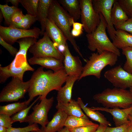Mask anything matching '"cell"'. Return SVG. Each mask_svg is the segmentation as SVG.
Listing matches in <instances>:
<instances>
[{"mask_svg": "<svg viewBox=\"0 0 132 132\" xmlns=\"http://www.w3.org/2000/svg\"><path fill=\"white\" fill-rule=\"evenodd\" d=\"M67 75L64 68L56 72L44 71L43 68H38L29 80L30 86L28 92L29 99L32 101L38 96L40 99L46 98L51 91H58L66 82Z\"/></svg>", "mask_w": 132, "mask_h": 132, "instance_id": "cell-1", "label": "cell"}, {"mask_svg": "<svg viewBox=\"0 0 132 132\" xmlns=\"http://www.w3.org/2000/svg\"><path fill=\"white\" fill-rule=\"evenodd\" d=\"M36 41V38L33 37L25 38L17 41L19 44V49L14 59L8 65L0 67V83H4L11 77L23 80L25 72L34 71V69L28 62L27 54L30 47Z\"/></svg>", "mask_w": 132, "mask_h": 132, "instance_id": "cell-2", "label": "cell"}, {"mask_svg": "<svg viewBox=\"0 0 132 132\" xmlns=\"http://www.w3.org/2000/svg\"><path fill=\"white\" fill-rule=\"evenodd\" d=\"M48 18L55 23L71 43L76 51L85 61V59L83 57L71 33L72 22L73 19L57 0H53L49 9Z\"/></svg>", "mask_w": 132, "mask_h": 132, "instance_id": "cell-3", "label": "cell"}, {"mask_svg": "<svg viewBox=\"0 0 132 132\" xmlns=\"http://www.w3.org/2000/svg\"><path fill=\"white\" fill-rule=\"evenodd\" d=\"M93 98L107 108L126 109L132 106V94L130 91L125 89L107 88L94 95Z\"/></svg>", "mask_w": 132, "mask_h": 132, "instance_id": "cell-4", "label": "cell"}, {"mask_svg": "<svg viewBox=\"0 0 132 132\" xmlns=\"http://www.w3.org/2000/svg\"><path fill=\"white\" fill-rule=\"evenodd\" d=\"M100 23L92 33H87L86 36L88 43V47L90 51L100 54L104 51L112 52L118 56L120 55L119 49L116 47L108 38L106 32L107 27L106 21L102 14L99 13Z\"/></svg>", "mask_w": 132, "mask_h": 132, "instance_id": "cell-5", "label": "cell"}, {"mask_svg": "<svg viewBox=\"0 0 132 132\" xmlns=\"http://www.w3.org/2000/svg\"><path fill=\"white\" fill-rule=\"evenodd\" d=\"M118 56L111 52L105 51L100 54L93 53L87 60L83 67L79 80L89 76H93L98 79L101 77V72L106 66H112L116 64Z\"/></svg>", "mask_w": 132, "mask_h": 132, "instance_id": "cell-6", "label": "cell"}, {"mask_svg": "<svg viewBox=\"0 0 132 132\" xmlns=\"http://www.w3.org/2000/svg\"><path fill=\"white\" fill-rule=\"evenodd\" d=\"M30 86L29 80L24 82L19 78L13 77L1 91L0 102L17 101L23 98L28 92Z\"/></svg>", "mask_w": 132, "mask_h": 132, "instance_id": "cell-7", "label": "cell"}, {"mask_svg": "<svg viewBox=\"0 0 132 132\" xmlns=\"http://www.w3.org/2000/svg\"><path fill=\"white\" fill-rule=\"evenodd\" d=\"M43 35L42 38L30 47V52L36 58L51 57L63 60V55L56 47L45 32Z\"/></svg>", "mask_w": 132, "mask_h": 132, "instance_id": "cell-8", "label": "cell"}, {"mask_svg": "<svg viewBox=\"0 0 132 132\" xmlns=\"http://www.w3.org/2000/svg\"><path fill=\"white\" fill-rule=\"evenodd\" d=\"M81 9L80 18L83 28L87 33L93 32L99 25L100 15L93 7L92 0H79Z\"/></svg>", "mask_w": 132, "mask_h": 132, "instance_id": "cell-9", "label": "cell"}, {"mask_svg": "<svg viewBox=\"0 0 132 132\" xmlns=\"http://www.w3.org/2000/svg\"><path fill=\"white\" fill-rule=\"evenodd\" d=\"M40 102L37 103L33 108V112L26 118L24 122L29 125L39 124L45 129L49 122L48 114L54 102V98H46L40 99Z\"/></svg>", "mask_w": 132, "mask_h": 132, "instance_id": "cell-10", "label": "cell"}, {"mask_svg": "<svg viewBox=\"0 0 132 132\" xmlns=\"http://www.w3.org/2000/svg\"><path fill=\"white\" fill-rule=\"evenodd\" d=\"M41 34V30L36 27L25 30L13 26H0V36L5 41L11 44L20 39L25 38L33 37L37 38Z\"/></svg>", "mask_w": 132, "mask_h": 132, "instance_id": "cell-11", "label": "cell"}, {"mask_svg": "<svg viewBox=\"0 0 132 132\" xmlns=\"http://www.w3.org/2000/svg\"><path fill=\"white\" fill-rule=\"evenodd\" d=\"M104 76L115 88L126 89L132 86V74L120 65L106 71Z\"/></svg>", "mask_w": 132, "mask_h": 132, "instance_id": "cell-12", "label": "cell"}, {"mask_svg": "<svg viewBox=\"0 0 132 132\" xmlns=\"http://www.w3.org/2000/svg\"><path fill=\"white\" fill-rule=\"evenodd\" d=\"M116 0H92L94 9L99 13H101L106 21L107 29L110 36L113 40L115 37L116 30L112 23L111 11Z\"/></svg>", "mask_w": 132, "mask_h": 132, "instance_id": "cell-13", "label": "cell"}, {"mask_svg": "<svg viewBox=\"0 0 132 132\" xmlns=\"http://www.w3.org/2000/svg\"><path fill=\"white\" fill-rule=\"evenodd\" d=\"M63 60L64 68L68 76H73L79 78L81 75L83 67L78 56H75L71 54L67 44L64 51Z\"/></svg>", "mask_w": 132, "mask_h": 132, "instance_id": "cell-14", "label": "cell"}, {"mask_svg": "<svg viewBox=\"0 0 132 132\" xmlns=\"http://www.w3.org/2000/svg\"><path fill=\"white\" fill-rule=\"evenodd\" d=\"M58 50L63 55L67 44L66 38L61 30L51 20H47L45 31Z\"/></svg>", "mask_w": 132, "mask_h": 132, "instance_id": "cell-15", "label": "cell"}, {"mask_svg": "<svg viewBox=\"0 0 132 132\" xmlns=\"http://www.w3.org/2000/svg\"><path fill=\"white\" fill-rule=\"evenodd\" d=\"M94 110L105 111L110 114L112 116L116 126H118L130 122L129 116L132 110V106L126 109H120L105 107H93L90 108Z\"/></svg>", "mask_w": 132, "mask_h": 132, "instance_id": "cell-16", "label": "cell"}, {"mask_svg": "<svg viewBox=\"0 0 132 132\" xmlns=\"http://www.w3.org/2000/svg\"><path fill=\"white\" fill-rule=\"evenodd\" d=\"M28 61L31 65H39L43 68L51 69L54 72L64 68L62 60L54 57L36 58L33 56L29 59Z\"/></svg>", "mask_w": 132, "mask_h": 132, "instance_id": "cell-17", "label": "cell"}, {"mask_svg": "<svg viewBox=\"0 0 132 132\" xmlns=\"http://www.w3.org/2000/svg\"><path fill=\"white\" fill-rule=\"evenodd\" d=\"M78 79V77L67 76L65 85L58 91L57 97V103H66L71 101L73 87L75 82Z\"/></svg>", "mask_w": 132, "mask_h": 132, "instance_id": "cell-18", "label": "cell"}, {"mask_svg": "<svg viewBox=\"0 0 132 132\" xmlns=\"http://www.w3.org/2000/svg\"><path fill=\"white\" fill-rule=\"evenodd\" d=\"M68 116L63 111L58 110L51 120L44 129L46 132H56L60 131L64 126Z\"/></svg>", "mask_w": 132, "mask_h": 132, "instance_id": "cell-19", "label": "cell"}, {"mask_svg": "<svg viewBox=\"0 0 132 132\" xmlns=\"http://www.w3.org/2000/svg\"><path fill=\"white\" fill-rule=\"evenodd\" d=\"M55 108L57 110L63 111L68 116L88 118L82 112L77 101L74 99L66 103H57Z\"/></svg>", "mask_w": 132, "mask_h": 132, "instance_id": "cell-20", "label": "cell"}, {"mask_svg": "<svg viewBox=\"0 0 132 132\" xmlns=\"http://www.w3.org/2000/svg\"><path fill=\"white\" fill-rule=\"evenodd\" d=\"M53 0H39L36 18L40 23L41 35L45 31V24L48 19L49 9Z\"/></svg>", "mask_w": 132, "mask_h": 132, "instance_id": "cell-21", "label": "cell"}, {"mask_svg": "<svg viewBox=\"0 0 132 132\" xmlns=\"http://www.w3.org/2000/svg\"><path fill=\"white\" fill-rule=\"evenodd\" d=\"M59 3L75 22L80 18L81 9L79 0H59Z\"/></svg>", "mask_w": 132, "mask_h": 132, "instance_id": "cell-22", "label": "cell"}, {"mask_svg": "<svg viewBox=\"0 0 132 132\" xmlns=\"http://www.w3.org/2000/svg\"><path fill=\"white\" fill-rule=\"evenodd\" d=\"M112 43L119 49L132 48V34L123 30H116L115 38Z\"/></svg>", "mask_w": 132, "mask_h": 132, "instance_id": "cell-23", "label": "cell"}, {"mask_svg": "<svg viewBox=\"0 0 132 132\" xmlns=\"http://www.w3.org/2000/svg\"><path fill=\"white\" fill-rule=\"evenodd\" d=\"M125 12L121 8L117 0L114 2L111 11L112 23L117 29L129 19Z\"/></svg>", "mask_w": 132, "mask_h": 132, "instance_id": "cell-24", "label": "cell"}, {"mask_svg": "<svg viewBox=\"0 0 132 132\" xmlns=\"http://www.w3.org/2000/svg\"><path fill=\"white\" fill-rule=\"evenodd\" d=\"M78 102L81 108L88 117L92 120L99 122L100 124L107 126H111V124L104 116L98 111L94 110L87 107L80 98H77Z\"/></svg>", "mask_w": 132, "mask_h": 132, "instance_id": "cell-25", "label": "cell"}, {"mask_svg": "<svg viewBox=\"0 0 132 132\" xmlns=\"http://www.w3.org/2000/svg\"><path fill=\"white\" fill-rule=\"evenodd\" d=\"M32 101L29 99L22 102H17L0 106V114H4L10 117L27 108Z\"/></svg>", "mask_w": 132, "mask_h": 132, "instance_id": "cell-26", "label": "cell"}, {"mask_svg": "<svg viewBox=\"0 0 132 132\" xmlns=\"http://www.w3.org/2000/svg\"><path fill=\"white\" fill-rule=\"evenodd\" d=\"M88 118L68 116L64 126L68 129L77 128L95 124Z\"/></svg>", "mask_w": 132, "mask_h": 132, "instance_id": "cell-27", "label": "cell"}, {"mask_svg": "<svg viewBox=\"0 0 132 132\" xmlns=\"http://www.w3.org/2000/svg\"><path fill=\"white\" fill-rule=\"evenodd\" d=\"M0 11L4 18L5 23L9 26L11 24V19L14 13L20 10L18 7L9 6L7 4H0Z\"/></svg>", "mask_w": 132, "mask_h": 132, "instance_id": "cell-28", "label": "cell"}, {"mask_svg": "<svg viewBox=\"0 0 132 132\" xmlns=\"http://www.w3.org/2000/svg\"><path fill=\"white\" fill-rule=\"evenodd\" d=\"M39 0H20V3L26 10L27 14L36 17Z\"/></svg>", "mask_w": 132, "mask_h": 132, "instance_id": "cell-29", "label": "cell"}, {"mask_svg": "<svg viewBox=\"0 0 132 132\" xmlns=\"http://www.w3.org/2000/svg\"><path fill=\"white\" fill-rule=\"evenodd\" d=\"M39 97L28 107L23 109L16 113L11 118L12 123L16 122H19L20 123L24 122L28 116V114L31 108L41 97Z\"/></svg>", "mask_w": 132, "mask_h": 132, "instance_id": "cell-30", "label": "cell"}, {"mask_svg": "<svg viewBox=\"0 0 132 132\" xmlns=\"http://www.w3.org/2000/svg\"><path fill=\"white\" fill-rule=\"evenodd\" d=\"M122 50V54L126 58V61L123 68L127 72L132 74V48L126 47Z\"/></svg>", "mask_w": 132, "mask_h": 132, "instance_id": "cell-31", "label": "cell"}, {"mask_svg": "<svg viewBox=\"0 0 132 132\" xmlns=\"http://www.w3.org/2000/svg\"><path fill=\"white\" fill-rule=\"evenodd\" d=\"M36 21V17L27 14L25 15L22 22L16 27L22 29L27 30Z\"/></svg>", "mask_w": 132, "mask_h": 132, "instance_id": "cell-32", "label": "cell"}, {"mask_svg": "<svg viewBox=\"0 0 132 132\" xmlns=\"http://www.w3.org/2000/svg\"><path fill=\"white\" fill-rule=\"evenodd\" d=\"M40 129L37 124L34 123L23 128H16L11 127L7 128V132H31Z\"/></svg>", "mask_w": 132, "mask_h": 132, "instance_id": "cell-33", "label": "cell"}, {"mask_svg": "<svg viewBox=\"0 0 132 132\" xmlns=\"http://www.w3.org/2000/svg\"><path fill=\"white\" fill-rule=\"evenodd\" d=\"M117 1L129 18H132V0H118Z\"/></svg>", "mask_w": 132, "mask_h": 132, "instance_id": "cell-34", "label": "cell"}, {"mask_svg": "<svg viewBox=\"0 0 132 132\" xmlns=\"http://www.w3.org/2000/svg\"><path fill=\"white\" fill-rule=\"evenodd\" d=\"M99 125L95 123L91 125L68 129L70 132H95Z\"/></svg>", "mask_w": 132, "mask_h": 132, "instance_id": "cell-35", "label": "cell"}, {"mask_svg": "<svg viewBox=\"0 0 132 132\" xmlns=\"http://www.w3.org/2000/svg\"><path fill=\"white\" fill-rule=\"evenodd\" d=\"M73 29L71 31L72 35L74 37L81 35L83 32V25L81 23L77 22L73 19L72 22Z\"/></svg>", "mask_w": 132, "mask_h": 132, "instance_id": "cell-36", "label": "cell"}, {"mask_svg": "<svg viewBox=\"0 0 132 132\" xmlns=\"http://www.w3.org/2000/svg\"><path fill=\"white\" fill-rule=\"evenodd\" d=\"M131 125V123L130 122L115 127H111L107 126L104 132H127Z\"/></svg>", "mask_w": 132, "mask_h": 132, "instance_id": "cell-37", "label": "cell"}, {"mask_svg": "<svg viewBox=\"0 0 132 132\" xmlns=\"http://www.w3.org/2000/svg\"><path fill=\"white\" fill-rule=\"evenodd\" d=\"M24 16L20 9L17 11L12 17L11 24L10 26L16 27L22 22Z\"/></svg>", "mask_w": 132, "mask_h": 132, "instance_id": "cell-38", "label": "cell"}, {"mask_svg": "<svg viewBox=\"0 0 132 132\" xmlns=\"http://www.w3.org/2000/svg\"><path fill=\"white\" fill-rule=\"evenodd\" d=\"M0 44L5 48L13 56H15L18 50L11 44L7 42L0 36Z\"/></svg>", "mask_w": 132, "mask_h": 132, "instance_id": "cell-39", "label": "cell"}, {"mask_svg": "<svg viewBox=\"0 0 132 132\" xmlns=\"http://www.w3.org/2000/svg\"><path fill=\"white\" fill-rule=\"evenodd\" d=\"M10 117L5 114H0V125L8 128L12 127Z\"/></svg>", "mask_w": 132, "mask_h": 132, "instance_id": "cell-40", "label": "cell"}, {"mask_svg": "<svg viewBox=\"0 0 132 132\" xmlns=\"http://www.w3.org/2000/svg\"><path fill=\"white\" fill-rule=\"evenodd\" d=\"M117 29L123 30L132 34V18H129L127 21L119 26Z\"/></svg>", "mask_w": 132, "mask_h": 132, "instance_id": "cell-41", "label": "cell"}, {"mask_svg": "<svg viewBox=\"0 0 132 132\" xmlns=\"http://www.w3.org/2000/svg\"><path fill=\"white\" fill-rule=\"evenodd\" d=\"M107 126L100 124L97 129L95 132H104L106 127Z\"/></svg>", "mask_w": 132, "mask_h": 132, "instance_id": "cell-42", "label": "cell"}, {"mask_svg": "<svg viewBox=\"0 0 132 132\" xmlns=\"http://www.w3.org/2000/svg\"><path fill=\"white\" fill-rule=\"evenodd\" d=\"M7 2H10L13 6L18 8V5L20 2V0H6Z\"/></svg>", "mask_w": 132, "mask_h": 132, "instance_id": "cell-43", "label": "cell"}, {"mask_svg": "<svg viewBox=\"0 0 132 132\" xmlns=\"http://www.w3.org/2000/svg\"><path fill=\"white\" fill-rule=\"evenodd\" d=\"M0 132H7V128L0 125Z\"/></svg>", "mask_w": 132, "mask_h": 132, "instance_id": "cell-44", "label": "cell"}, {"mask_svg": "<svg viewBox=\"0 0 132 132\" xmlns=\"http://www.w3.org/2000/svg\"><path fill=\"white\" fill-rule=\"evenodd\" d=\"M59 132H70L69 129L65 127Z\"/></svg>", "mask_w": 132, "mask_h": 132, "instance_id": "cell-45", "label": "cell"}, {"mask_svg": "<svg viewBox=\"0 0 132 132\" xmlns=\"http://www.w3.org/2000/svg\"><path fill=\"white\" fill-rule=\"evenodd\" d=\"M31 132H46L44 130V129L42 127L41 129L37 131H34Z\"/></svg>", "mask_w": 132, "mask_h": 132, "instance_id": "cell-46", "label": "cell"}, {"mask_svg": "<svg viewBox=\"0 0 132 132\" xmlns=\"http://www.w3.org/2000/svg\"><path fill=\"white\" fill-rule=\"evenodd\" d=\"M129 119L131 122V125L132 127V117L130 115L129 116Z\"/></svg>", "mask_w": 132, "mask_h": 132, "instance_id": "cell-47", "label": "cell"}, {"mask_svg": "<svg viewBox=\"0 0 132 132\" xmlns=\"http://www.w3.org/2000/svg\"><path fill=\"white\" fill-rule=\"evenodd\" d=\"M127 132H132V127L131 124Z\"/></svg>", "mask_w": 132, "mask_h": 132, "instance_id": "cell-48", "label": "cell"}, {"mask_svg": "<svg viewBox=\"0 0 132 132\" xmlns=\"http://www.w3.org/2000/svg\"><path fill=\"white\" fill-rule=\"evenodd\" d=\"M3 17V15L1 13V12H0V22H1L2 20V18Z\"/></svg>", "mask_w": 132, "mask_h": 132, "instance_id": "cell-49", "label": "cell"}, {"mask_svg": "<svg viewBox=\"0 0 132 132\" xmlns=\"http://www.w3.org/2000/svg\"><path fill=\"white\" fill-rule=\"evenodd\" d=\"M129 91L132 94V86L130 88Z\"/></svg>", "mask_w": 132, "mask_h": 132, "instance_id": "cell-50", "label": "cell"}, {"mask_svg": "<svg viewBox=\"0 0 132 132\" xmlns=\"http://www.w3.org/2000/svg\"><path fill=\"white\" fill-rule=\"evenodd\" d=\"M130 115H132V110L131 113Z\"/></svg>", "mask_w": 132, "mask_h": 132, "instance_id": "cell-51", "label": "cell"}, {"mask_svg": "<svg viewBox=\"0 0 132 132\" xmlns=\"http://www.w3.org/2000/svg\"><path fill=\"white\" fill-rule=\"evenodd\" d=\"M132 117V115H130Z\"/></svg>", "mask_w": 132, "mask_h": 132, "instance_id": "cell-52", "label": "cell"}, {"mask_svg": "<svg viewBox=\"0 0 132 132\" xmlns=\"http://www.w3.org/2000/svg\"></svg>", "mask_w": 132, "mask_h": 132, "instance_id": "cell-53", "label": "cell"}]
</instances>
